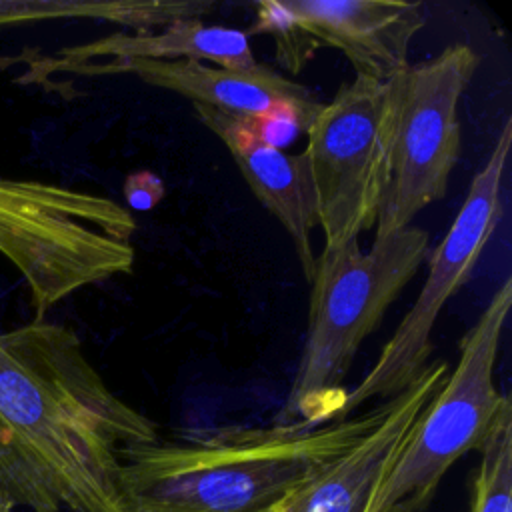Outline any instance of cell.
Wrapping results in <instances>:
<instances>
[{"mask_svg":"<svg viewBox=\"0 0 512 512\" xmlns=\"http://www.w3.org/2000/svg\"><path fill=\"white\" fill-rule=\"evenodd\" d=\"M160 426L116 396L78 334L32 320L0 332V494L28 512H130L122 450Z\"/></svg>","mask_w":512,"mask_h":512,"instance_id":"obj_1","label":"cell"},{"mask_svg":"<svg viewBox=\"0 0 512 512\" xmlns=\"http://www.w3.org/2000/svg\"><path fill=\"white\" fill-rule=\"evenodd\" d=\"M388 404L320 426H222L132 444L120 454L124 498L130 512H266L366 436Z\"/></svg>","mask_w":512,"mask_h":512,"instance_id":"obj_2","label":"cell"},{"mask_svg":"<svg viewBox=\"0 0 512 512\" xmlns=\"http://www.w3.org/2000/svg\"><path fill=\"white\" fill-rule=\"evenodd\" d=\"M428 252V232L406 226L374 238L368 252L352 240L340 248H324L316 256L306 340L276 424L320 426L342 420L348 394L344 380L356 352L380 326Z\"/></svg>","mask_w":512,"mask_h":512,"instance_id":"obj_3","label":"cell"},{"mask_svg":"<svg viewBox=\"0 0 512 512\" xmlns=\"http://www.w3.org/2000/svg\"><path fill=\"white\" fill-rule=\"evenodd\" d=\"M134 216L116 200L34 178H0V256L36 320L74 292L130 274Z\"/></svg>","mask_w":512,"mask_h":512,"instance_id":"obj_4","label":"cell"},{"mask_svg":"<svg viewBox=\"0 0 512 512\" xmlns=\"http://www.w3.org/2000/svg\"><path fill=\"white\" fill-rule=\"evenodd\" d=\"M512 308V278L492 294L458 342V362L408 430L368 512H424L446 472L478 450L500 414L512 406L494 370Z\"/></svg>","mask_w":512,"mask_h":512,"instance_id":"obj_5","label":"cell"},{"mask_svg":"<svg viewBox=\"0 0 512 512\" xmlns=\"http://www.w3.org/2000/svg\"><path fill=\"white\" fill-rule=\"evenodd\" d=\"M478 64L480 56L456 42L388 80V182L374 238L412 226L428 204L444 198L462 148L458 104Z\"/></svg>","mask_w":512,"mask_h":512,"instance_id":"obj_6","label":"cell"},{"mask_svg":"<svg viewBox=\"0 0 512 512\" xmlns=\"http://www.w3.org/2000/svg\"><path fill=\"white\" fill-rule=\"evenodd\" d=\"M512 148V122L502 126L496 146L474 174L466 198L440 244L428 252V274L418 298L382 346L368 374L346 394L340 418L362 404L388 400L406 390L430 364L432 328L448 298L458 292L474 270L502 218V178Z\"/></svg>","mask_w":512,"mask_h":512,"instance_id":"obj_7","label":"cell"},{"mask_svg":"<svg viewBox=\"0 0 512 512\" xmlns=\"http://www.w3.org/2000/svg\"><path fill=\"white\" fill-rule=\"evenodd\" d=\"M324 248L374 228L388 182L390 88L366 76L340 84L306 130Z\"/></svg>","mask_w":512,"mask_h":512,"instance_id":"obj_8","label":"cell"},{"mask_svg":"<svg viewBox=\"0 0 512 512\" xmlns=\"http://www.w3.org/2000/svg\"><path fill=\"white\" fill-rule=\"evenodd\" d=\"M72 74H134L150 86L176 92L228 116L244 120L284 118L300 130H308L324 106L308 86L288 80L264 64L254 72H236L198 60H128L84 66Z\"/></svg>","mask_w":512,"mask_h":512,"instance_id":"obj_9","label":"cell"},{"mask_svg":"<svg viewBox=\"0 0 512 512\" xmlns=\"http://www.w3.org/2000/svg\"><path fill=\"white\" fill-rule=\"evenodd\" d=\"M448 374L444 360H432L406 390L390 398L384 418L366 436L266 512H368L408 430Z\"/></svg>","mask_w":512,"mask_h":512,"instance_id":"obj_10","label":"cell"},{"mask_svg":"<svg viewBox=\"0 0 512 512\" xmlns=\"http://www.w3.org/2000/svg\"><path fill=\"white\" fill-rule=\"evenodd\" d=\"M294 22L320 46L340 50L356 76L388 82L408 62L426 24L424 6L404 0H282Z\"/></svg>","mask_w":512,"mask_h":512,"instance_id":"obj_11","label":"cell"},{"mask_svg":"<svg viewBox=\"0 0 512 512\" xmlns=\"http://www.w3.org/2000/svg\"><path fill=\"white\" fill-rule=\"evenodd\" d=\"M196 116L230 152L256 200L282 224L298 254L304 278L314 274L312 230L318 226L316 192L304 152L286 154L264 142L250 120L194 104Z\"/></svg>","mask_w":512,"mask_h":512,"instance_id":"obj_12","label":"cell"},{"mask_svg":"<svg viewBox=\"0 0 512 512\" xmlns=\"http://www.w3.org/2000/svg\"><path fill=\"white\" fill-rule=\"evenodd\" d=\"M128 60H198L236 72H254L262 64L254 58L244 30L178 20L158 32H114L86 44L68 46L54 56L28 62L24 82L46 84L54 74H72L84 66L116 64Z\"/></svg>","mask_w":512,"mask_h":512,"instance_id":"obj_13","label":"cell"},{"mask_svg":"<svg viewBox=\"0 0 512 512\" xmlns=\"http://www.w3.org/2000/svg\"><path fill=\"white\" fill-rule=\"evenodd\" d=\"M214 8V2L198 0H0V28L44 20L88 18L144 34L178 20H202Z\"/></svg>","mask_w":512,"mask_h":512,"instance_id":"obj_14","label":"cell"},{"mask_svg":"<svg viewBox=\"0 0 512 512\" xmlns=\"http://www.w3.org/2000/svg\"><path fill=\"white\" fill-rule=\"evenodd\" d=\"M470 480V512H512V406H508L480 448Z\"/></svg>","mask_w":512,"mask_h":512,"instance_id":"obj_15","label":"cell"},{"mask_svg":"<svg viewBox=\"0 0 512 512\" xmlns=\"http://www.w3.org/2000/svg\"><path fill=\"white\" fill-rule=\"evenodd\" d=\"M248 32L272 36L276 44V62L292 74H298L318 50L280 0L258 2L256 20Z\"/></svg>","mask_w":512,"mask_h":512,"instance_id":"obj_16","label":"cell"},{"mask_svg":"<svg viewBox=\"0 0 512 512\" xmlns=\"http://www.w3.org/2000/svg\"><path fill=\"white\" fill-rule=\"evenodd\" d=\"M122 192L132 210L148 212L164 198L166 186H164V180L156 172L134 170V172L126 174Z\"/></svg>","mask_w":512,"mask_h":512,"instance_id":"obj_17","label":"cell"},{"mask_svg":"<svg viewBox=\"0 0 512 512\" xmlns=\"http://www.w3.org/2000/svg\"><path fill=\"white\" fill-rule=\"evenodd\" d=\"M0 512H16V506L2 494H0Z\"/></svg>","mask_w":512,"mask_h":512,"instance_id":"obj_18","label":"cell"}]
</instances>
